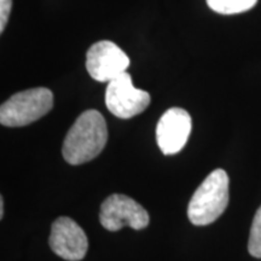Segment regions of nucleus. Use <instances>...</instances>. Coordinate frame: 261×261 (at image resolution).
I'll return each mask as SVG.
<instances>
[{"mask_svg": "<svg viewBox=\"0 0 261 261\" xmlns=\"http://www.w3.org/2000/svg\"><path fill=\"white\" fill-rule=\"evenodd\" d=\"M191 127V116L185 109L171 108L163 114L156 127V140L163 154H178L187 144Z\"/></svg>", "mask_w": 261, "mask_h": 261, "instance_id": "nucleus-8", "label": "nucleus"}, {"mask_svg": "<svg viewBox=\"0 0 261 261\" xmlns=\"http://www.w3.org/2000/svg\"><path fill=\"white\" fill-rule=\"evenodd\" d=\"M257 0H207L213 11L221 15L242 14L256 5Z\"/></svg>", "mask_w": 261, "mask_h": 261, "instance_id": "nucleus-9", "label": "nucleus"}, {"mask_svg": "<svg viewBox=\"0 0 261 261\" xmlns=\"http://www.w3.org/2000/svg\"><path fill=\"white\" fill-rule=\"evenodd\" d=\"M4 215V201H3V197L0 198V218H3Z\"/></svg>", "mask_w": 261, "mask_h": 261, "instance_id": "nucleus-12", "label": "nucleus"}, {"mask_svg": "<svg viewBox=\"0 0 261 261\" xmlns=\"http://www.w3.org/2000/svg\"><path fill=\"white\" fill-rule=\"evenodd\" d=\"M50 247L62 259L79 261L86 255L89 241L85 231L73 219L61 217L52 224Z\"/></svg>", "mask_w": 261, "mask_h": 261, "instance_id": "nucleus-7", "label": "nucleus"}, {"mask_svg": "<svg viewBox=\"0 0 261 261\" xmlns=\"http://www.w3.org/2000/svg\"><path fill=\"white\" fill-rule=\"evenodd\" d=\"M248 252L252 256L261 259V205L254 215L252 227H250Z\"/></svg>", "mask_w": 261, "mask_h": 261, "instance_id": "nucleus-10", "label": "nucleus"}, {"mask_svg": "<svg viewBox=\"0 0 261 261\" xmlns=\"http://www.w3.org/2000/svg\"><path fill=\"white\" fill-rule=\"evenodd\" d=\"M228 204V175L224 169H215L202 181L192 195L188 207L189 220L196 226L214 223Z\"/></svg>", "mask_w": 261, "mask_h": 261, "instance_id": "nucleus-2", "label": "nucleus"}, {"mask_svg": "<svg viewBox=\"0 0 261 261\" xmlns=\"http://www.w3.org/2000/svg\"><path fill=\"white\" fill-rule=\"evenodd\" d=\"M99 219L102 226L108 231H119L125 226L143 230L150 221L148 212L142 205L121 194H114L103 202Z\"/></svg>", "mask_w": 261, "mask_h": 261, "instance_id": "nucleus-5", "label": "nucleus"}, {"mask_svg": "<svg viewBox=\"0 0 261 261\" xmlns=\"http://www.w3.org/2000/svg\"><path fill=\"white\" fill-rule=\"evenodd\" d=\"M12 8V0H0V32H4L8 24L10 12Z\"/></svg>", "mask_w": 261, "mask_h": 261, "instance_id": "nucleus-11", "label": "nucleus"}, {"mask_svg": "<svg viewBox=\"0 0 261 261\" xmlns=\"http://www.w3.org/2000/svg\"><path fill=\"white\" fill-rule=\"evenodd\" d=\"M129 65V58L113 41L103 40L93 44L86 55V69L92 79L110 83Z\"/></svg>", "mask_w": 261, "mask_h": 261, "instance_id": "nucleus-6", "label": "nucleus"}, {"mask_svg": "<svg viewBox=\"0 0 261 261\" xmlns=\"http://www.w3.org/2000/svg\"><path fill=\"white\" fill-rule=\"evenodd\" d=\"M150 94L146 91L133 86L128 73H122L108 84L106 91V104L108 110L120 119L130 117L143 113L149 107Z\"/></svg>", "mask_w": 261, "mask_h": 261, "instance_id": "nucleus-4", "label": "nucleus"}, {"mask_svg": "<svg viewBox=\"0 0 261 261\" xmlns=\"http://www.w3.org/2000/svg\"><path fill=\"white\" fill-rule=\"evenodd\" d=\"M54 107V94L45 87L22 91L0 108V122L6 127H22L46 115Z\"/></svg>", "mask_w": 261, "mask_h": 261, "instance_id": "nucleus-3", "label": "nucleus"}, {"mask_svg": "<svg viewBox=\"0 0 261 261\" xmlns=\"http://www.w3.org/2000/svg\"><path fill=\"white\" fill-rule=\"evenodd\" d=\"M108 140L107 122L97 110H86L68 130L62 154L70 165H83L97 158Z\"/></svg>", "mask_w": 261, "mask_h": 261, "instance_id": "nucleus-1", "label": "nucleus"}]
</instances>
